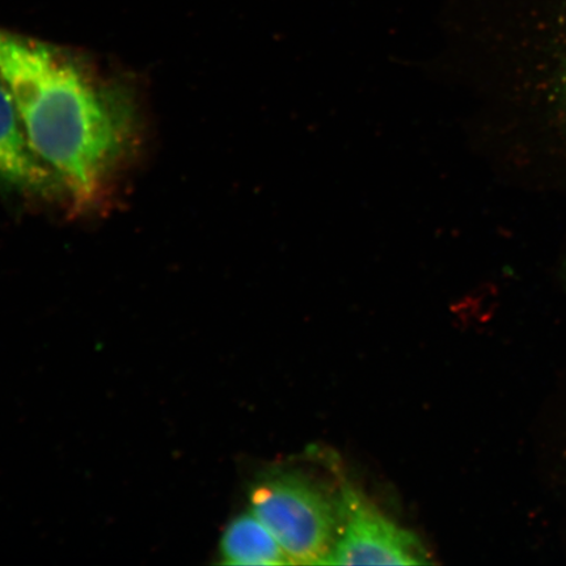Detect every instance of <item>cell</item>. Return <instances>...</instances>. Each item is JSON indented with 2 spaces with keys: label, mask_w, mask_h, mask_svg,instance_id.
<instances>
[{
  "label": "cell",
  "mask_w": 566,
  "mask_h": 566,
  "mask_svg": "<svg viewBox=\"0 0 566 566\" xmlns=\"http://www.w3.org/2000/svg\"><path fill=\"white\" fill-rule=\"evenodd\" d=\"M219 555L224 565L292 564L279 541L252 511L237 515L226 526Z\"/></svg>",
  "instance_id": "5b68a950"
},
{
  "label": "cell",
  "mask_w": 566,
  "mask_h": 566,
  "mask_svg": "<svg viewBox=\"0 0 566 566\" xmlns=\"http://www.w3.org/2000/svg\"><path fill=\"white\" fill-rule=\"evenodd\" d=\"M0 80L27 137L77 211L105 200L137 140L127 91L61 48L0 30Z\"/></svg>",
  "instance_id": "6da1fadb"
},
{
  "label": "cell",
  "mask_w": 566,
  "mask_h": 566,
  "mask_svg": "<svg viewBox=\"0 0 566 566\" xmlns=\"http://www.w3.org/2000/svg\"><path fill=\"white\" fill-rule=\"evenodd\" d=\"M342 535L327 565H427L429 552L412 531L395 523L348 483L339 488Z\"/></svg>",
  "instance_id": "3957f363"
},
{
  "label": "cell",
  "mask_w": 566,
  "mask_h": 566,
  "mask_svg": "<svg viewBox=\"0 0 566 566\" xmlns=\"http://www.w3.org/2000/svg\"><path fill=\"white\" fill-rule=\"evenodd\" d=\"M250 502L290 563L327 565L342 535L339 492L302 471L280 469L254 481Z\"/></svg>",
  "instance_id": "7a4b0ae2"
},
{
  "label": "cell",
  "mask_w": 566,
  "mask_h": 566,
  "mask_svg": "<svg viewBox=\"0 0 566 566\" xmlns=\"http://www.w3.org/2000/svg\"><path fill=\"white\" fill-rule=\"evenodd\" d=\"M0 184L19 193L66 197L56 176L39 158L27 137L19 111L9 88L0 80Z\"/></svg>",
  "instance_id": "277c9868"
},
{
  "label": "cell",
  "mask_w": 566,
  "mask_h": 566,
  "mask_svg": "<svg viewBox=\"0 0 566 566\" xmlns=\"http://www.w3.org/2000/svg\"><path fill=\"white\" fill-rule=\"evenodd\" d=\"M514 6L554 19L560 27L566 42V0H514Z\"/></svg>",
  "instance_id": "8992f818"
}]
</instances>
